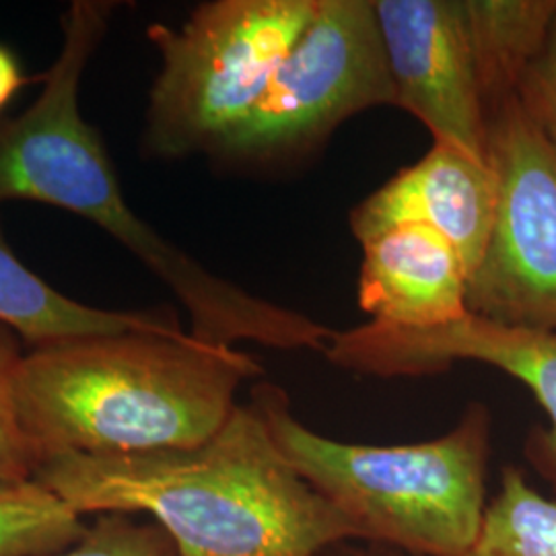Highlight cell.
Segmentation results:
<instances>
[{
    "instance_id": "ffe728a7",
    "label": "cell",
    "mask_w": 556,
    "mask_h": 556,
    "mask_svg": "<svg viewBox=\"0 0 556 556\" xmlns=\"http://www.w3.org/2000/svg\"><path fill=\"white\" fill-rule=\"evenodd\" d=\"M396 556H402V555H396Z\"/></svg>"
},
{
    "instance_id": "277c9868",
    "label": "cell",
    "mask_w": 556,
    "mask_h": 556,
    "mask_svg": "<svg viewBox=\"0 0 556 556\" xmlns=\"http://www.w3.org/2000/svg\"><path fill=\"white\" fill-rule=\"evenodd\" d=\"M270 435L357 538L413 555L468 556L484 519L491 415L470 404L456 427L413 445H358L319 435L291 410L287 394L262 383L252 392Z\"/></svg>"
},
{
    "instance_id": "9a60e30c",
    "label": "cell",
    "mask_w": 556,
    "mask_h": 556,
    "mask_svg": "<svg viewBox=\"0 0 556 556\" xmlns=\"http://www.w3.org/2000/svg\"><path fill=\"white\" fill-rule=\"evenodd\" d=\"M468 556H556V498L542 497L521 470L505 468Z\"/></svg>"
},
{
    "instance_id": "9c48e42d",
    "label": "cell",
    "mask_w": 556,
    "mask_h": 556,
    "mask_svg": "<svg viewBox=\"0 0 556 556\" xmlns=\"http://www.w3.org/2000/svg\"><path fill=\"white\" fill-rule=\"evenodd\" d=\"M396 108L438 144L486 160L493 114L466 0H374Z\"/></svg>"
},
{
    "instance_id": "8fae6325",
    "label": "cell",
    "mask_w": 556,
    "mask_h": 556,
    "mask_svg": "<svg viewBox=\"0 0 556 556\" xmlns=\"http://www.w3.org/2000/svg\"><path fill=\"white\" fill-rule=\"evenodd\" d=\"M361 248L357 301L371 321L427 330L468 316V268L438 231L397 225Z\"/></svg>"
},
{
    "instance_id": "5bb4252c",
    "label": "cell",
    "mask_w": 556,
    "mask_h": 556,
    "mask_svg": "<svg viewBox=\"0 0 556 556\" xmlns=\"http://www.w3.org/2000/svg\"><path fill=\"white\" fill-rule=\"evenodd\" d=\"M85 530V517L40 480L0 482V556L56 555Z\"/></svg>"
},
{
    "instance_id": "6da1fadb",
    "label": "cell",
    "mask_w": 556,
    "mask_h": 556,
    "mask_svg": "<svg viewBox=\"0 0 556 556\" xmlns=\"http://www.w3.org/2000/svg\"><path fill=\"white\" fill-rule=\"evenodd\" d=\"M116 2L77 0L62 20L59 59L21 116L0 122V202L36 200L108 231L165 282L202 340H250L278 351H326L334 330L298 309L258 298L206 270L126 204L98 130L80 116L83 71Z\"/></svg>"
},
{
    "instance_id": "e0dca14e",
    "label": "cell",
    "mask_w": 556,
    "mask_h": 556,
    "mask_svg": "<svg viewBox=\"0 0 556 556\" xmlns=\"http://www.w3.org/2000/svg\"><path fill=\"white\" fill-rule=\"evenodd\" d=\"M21 353L13 332L0 326V482L36 477L40 459L21 427L15 376Z\"/></svg>"
},
{
    "instance_id": "3957f363",
    "label": "cell",
    "mask_w": 556,
    "mask_h": 556,
    "mask_svg": "<svg viewBox=\"0 0 556 556\" xmlns=\"http://www.w3.org/2000/svg\"><path fill=\"white\" fill-rule=\"evenodd\" d=\"M262 376L236 346L155 328L36 346L21 355L15 400L40 462L184 450L213 438Z\"/></svg>"
},
{
    "instance_id": "30bf717a",
    "label": "cell",
    "mask_w": 556,
    "mask_h": 556,
    "mask_svg": "<svg viewBox=\"0 0 556 556\" xmlns=\"http://www.w3.org/2000/svg\"><path fill=\"white\" fill-rule=\"evenodd\" d=\"M495 206L497 181L489 161L433 142L417 163L361 200L349 227L358 243L397 225L429 227L456 248L472 275L491 238Z\"/></svg>"
},
{
    "instance_id": "ba28073f",
    "label": "cell",
    "mask_w": 556,
    "mask_h": 556,
    "mask_svg": "<svg viewBox=\"0 0 556 556\" xmlns=\"http://www.w3.org/2000/svg\"><path fill=\"white\" fill-rule=\"evenodd\" d=\"M326 357L338 367L378 378H415L472 361L523 383L548 417L526 439V457L556 493V332L503 326L468 314L441 328H400L367 321L337 332Z\"/></svg>"
},
{
    "instance_id": "4fadbf2b",
    "label": "cell",
    "mask_w": 556,
    "mask_h": 556,
    "mask_svg": "<svg viewBox=\"0 0 556 556\" xmlns=\"http://www.w3.org/2000/svg\"><path fill=\"white\" fill-rule=\"evenodd\" d=\"M493 112L516 98L556 13V0H466Z\"/></svg>"
},
{
    "instance_id": "7c38bea8",
    "label": "cell",
    "mask_w": 556,
    "mask_h": 556,
    "mask_svg": "<svg viewBox=\"0 0 556 556\" xmlns=\"http://www.w3.org/2000/svg\"><path fill=\"white\" fill-rule=\"evenodd\" d=\"M169 316L110 312L62 295L21 264L0 236V326L36 346L155 328Z\"/></svg>"
},
{
    "instance_id": "8992f818",
    "label": "cell",
    "mask_w": 556,
    "mask_h": 556,
    "mask_svg": "<svg viewBox=\"0 0 556 556\" xmlns=\"http://www.w3.org/2000/svg\"><path fill=\"white\" fill-rule=\"evenodd\" d=\"M396 108L374 0H319L256 105L211 157L280 169L314 155L346 119Z\"/></svg>"
},
{
    "instance_id": "d6986e66",
    "label": "cell",
    "mask_w": 556,
    "mask_h": 556,
    "mask_svg": "<svg viewBox=\"0 0 556 556\" xmlns=\"http://www.w3.org/2000/svg\"><path fill=\"white\" fill-rule=\"evenodd\" d=\"M25 83L27 79L17 59L4 46H0V110L9 105Z\"/></svg>"
},
{
    "instance_id": "2e32d148",
    "label": "cell",
    "mask_w": 556,
    "mask_h": 556,
    "mask_svg": "<svg viewBox=\"0 0 556 556\" xmlns=\"http://www.w3.org/2000/svg\"><path fill=\"white\" fill-rule=\"evenodd\" d=\"M52 556H181L157 523L128 514H101L83 536Z\"/></svg>"
},
{
    "instance_id": "ac0fdd59",
    "label": "cell",
    "mask_w": 556,
    "mask_h": 556,
    "mask_svg": "<svg viewBox=\"0 0 556 556\" xmlns=\"http://www.w3.org/2000/svg\"><path fill=\"white\" fill-rule=\"evenodd\" d=\"M517 100L556 147V13L536 59L519 80Z\"/></svg>"
},
{
    "instance_id": "7a4b0ae2",
    "label": "cell",
    "mask_w": 556,
    "mask_h": 556,
    "mask_svg": "<svg viewBox=\"0 0 556 556\" xmlns=\"http://www.w3.org/2000/svg\"><path fill=\"white\" fill-rule=\"evenodd\" d=\"M34 478L83 517L157 523L181 556H318L357 538L280 454L252 402L194 447L48 457Z\"/></svg>"
},
{
    "instance_id": "52a82bcc",
    "label": "cell",
    "mask_w": 556,
    "mask_h": 556,
    "mask_svg": "<svg viewBox=\"0 0 556 556\" xmlns=\"http://www.w3.org/2000/svg\"><path fill=\"white\" fill-rule=\"evenodd\" d=\"M497 181L491 238L468 280V314L556 332V147L516 98L489 119Z\"/></svg>"
},
{
    "instance_id": "5b68a950",
    "label": "cell",
    "mask_w": 556,
    "mask_h": 556,
    "mask_svg": "<svg viewBox=\"0 0 556 556\" xmlns=\"http://www.w3.org/2000/svg\"><path fill=\"white\" fill-rule=\"evenodd\" d=\"M318 9L319 0H213L179 27L153 25L161 68L142 139L149 155H211L256 105Z\"/></svg>"
}]
</instances>
